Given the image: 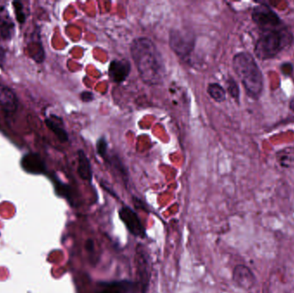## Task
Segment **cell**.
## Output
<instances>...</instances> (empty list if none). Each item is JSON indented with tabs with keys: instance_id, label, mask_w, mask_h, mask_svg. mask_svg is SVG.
<instances>
[{
	"instance_id": "6",
	"label": "cell",
	"mask_w": 294,
	"mask_h": 293,
	"mask_svg": "<svg viewBox=\"0 0 294 293\" xmlns=\"http://www.w3.org/2000/svg\"><path fill=\"white\" fill-rule=\"evenodd\" d=\"M136 264L142 293H146L148 289V286H149L151 273H150V264H149L148 254L146 250V248L141 244L137 246Z\"/></svg>"
},
{
	"instance_id": "7",
	"label": "cell",
	"mask_w": 294,
	"mask_h": 293,
	"mask_svg": "<svg viewBox=\"0 0 294 293\" xmlns=\"http://www.w3.org/2000/svg\"><path fill=\"white\" fill-rule=\"evenodd\" d=\"M119 216L131 234L140 238H144L146 236V229L140 218L132 208L129 206H123L119 211Z\"/></svg>"
},
{
	"instance_id": "2",
	"label": "cell",
	"mask_w": 294,
	"mask_h": 293,
	"mask_svg": "<svg viewBox=\"0 0 294 293\" xmlns=\"http://www.w3.org/2000/svg\"><path fill=\"white\" fill-rule=\"evenodd\" d=\"M232 66L247 95L252 99H259L264 88V80L253 56L248 52L239 53L233 57Z\"/></svg>"
},
{
	"instance_id": "1",
	"label": "cell",
	"mask_w": 294,
	"mask_h": 293,
	"mask_svg": "<svg viewBox=\"0 0 294 293\" xmlns=\"http://www.w3.org/2000/svg\"><path fill=\"white\" fill-rule=\"evenodd\" d=\"M132 59L140 77L148 85H160L165 77L162 55L153 41L147 37H138L130 47Z\"/></svg>"
},
{
	"instance_id": "17",
	"label": "cell",
	"mask_w": 294,
	"mask_h": 293,
	"mask_svg": "<svg viewBox=\"0 0 294 293\" xmlns=\"http://www.w3.org/2000/svg\"><path fill=\"white\" fill-rule=\"evenodd\" d=\"M226 90L230 95L232 96L233 99L235 100L237 103H239V98H240V91H239V85L236 82L234 78L229 77L226 80Z\"/></svg>"
},
{
	"instance_id": "25",
	"label": "cell",
	"mask_w": 294,
	"mask_h": 293,
	"mask_svg": "<svg viewBox=\"0 0 294 293\" xmlns=\"http://www.w3.org/2000/svg\"><path fill=\"white\" fill-rule=\"evenodd\" d=\"M4 50H3V49H2V48H0V57H1V56H4Z\"/></svg>"
},
{
	"instance_id": "23",
	"label": "cell",
	"mask_w": 294,
	"mask_h": 293,
	"mask_svg": "<svg viewBox=\"0 0 294 293\" xmlns=\"http://www.w3.org/2000/svg\"><path fill=\"white\" fill-rule=\"evenodd\" d=\"M280 70H281V72H282L284 74H286V75H290V74L293 73L294 67H293V65L290 64V63H285V64H283V65L281 66V67H280Z\"/></svg>"
},
{
	"instance_id": "10",
	"label": "cell",
	"mask_w": 294,
	"mask_h": 293,
	"mask_svg": "<svg viewBox=\"0 0 294 293\" xmlns=\"http://www.w3.org/2000/svg\"><path fill=\"white\" fill-rule=\"evenodd\" d=\"M22 169L26 172L34 175H41L46 172V165L41 158V156L37 153L30 152L26 154L21 161Z\"/></svg>"
},
{
	"instance_id": "12",
	"label": "cell",
	"mask_w": 294,
	"mask_h": 293,
	"mask_svg": "<svg viewBox=\"0 0 294 293\" xmlns=\"http://www.w3.org/2000/svg\"><path fill=\"white\" fill-rule=\"evenodd\" d=\"M77 173L80 178L91 183L92 180V169L91 162L83 150L77 151Z\"/></svg>"
},
{
	"instance_id": "14",
	"label": "cell",
	"mask_w": 294,
	"mask_h": 293,
	"mask_svg": "<svg viewBox=\"0 0 294 293\" xmlns=\"http://www.w3.org/2000/svg\"><path fill=\"white\" fill-rule=\"evenodd\" d=\"M28 51L30 54V56L36 60L37 63H42L45 59V52L41 44V41L39 40H31L29 45H28Z\"/></svg>"
},
{
	"instance_id": "8",
	"label": "cell",
	"mask_w": 294,
	"mask_h": 293,
	"mask_svg": "<svg viewBox=\"0 0 294 293\" xmlns=\"http://www.w3.org/2000/svg\"><path fill=\"white\" fill-rule=\"evenodd\" d=\"M232 279L237 286L244 290L252 289L257 283V278L252 270L242 264L237 265L233 269Z\"/></svg>"
},
{
	"instance_id": "18",
	"label": "cell",
	"mask_w": 294,
	"mask_h": 293,
	"mask_svg": "<svg viewBox=\"0 0 294 293\" xmlns=\"http://www.w3.org/2000/svg\"><path fill=\"white\" fill-rule=\"evenodd\" d=\"M55 190L56 193L67 199L70 202H73V191L71 189V187L69 186H67L66 184H63L62 183H59V182H56L55 183Z\"/></svg>"
},
{
	"instance_id": "20",
	"label": "cell",
	"mask_w": 294,
	"mask_h": 293,
	"mask_svg": "<svg viewBox=\"0 0 294 293\" xmlns=\"http://www.w3.org/2000/svg\"><path fill=\"white\" fill-rule=\"evenodd\" d=\"M96 150H97V153L100 155L103 159H105L107 158V151H108V144H107L106 139L104 138L100 139L97 141L96 144Z\"/></svg>"
},
{
	"instance_id": "15",
	"label": "cell",
	"mask_w": 294,
	"mask_h": 293,
	"mask_svg": "<svg viewBox=\"0 0 294 293\" xmlns=\"http://www.w3.org/2000/svg\"><path fill=\"white\" fill-rule=\"evenodd\" d=\"M207 93L212 99L217 103H223L226 99V92L220 85L212 83L207 86Z\"/></svg>"
},
{
	"instance_id": "24",
	"label": "cell",
	"mask_w": 294,
	"mask_h": 293,
	"mask_svg": "<svg viewBox=\"0 0 294 293\" xmlns=\"http://www.w3.org/2000/svg\"><path fill=\"white\" fill-rule=\"evenodd\" d=\"M289 107H290V110L292 111H294V97L293 99L291 100L290 104H289Z\"/></svg>"
},
{
	"instance_id": "9",
	"label": "cell",
	"mask_w": 294,
	"mask_h": 293,
	"mask_svg": "<svg viewBox=\"0 0 294 293\" xmlns=\"http://www.w3.org/2000/svg\"><path fill=\"white\" fill-rule=\"evenodd\" d=\"M131 72V64L127 59H114L109 66V76L116 84L122 83L129 77Z\"/></svg>"
},
{
	"instance_id": "21",
	"label": "cell",
	"mask_w": 294,
	"mask_h": 293,
	"mask_svg": "<svg viewBox=\"0 0 294 293\" xmlns=\"http://www.w3.org/2000/svg\"><path fill=\"white\" fill-rule=\"evenodd\" d=\"M122 287H123V286L121 285L120 283L117 284V285L112 284L110 286H108V288L106 290H104L101 293H122Z\"/></svg>"
},
{
	"instance_id": "11",
	"label": "cell",
	"mask_w": 294,
	"mask_h": 293,
	"mask_svg": "<svg viewBox=\"0 0 294 293\" xmlns=\"http://www.w3.org/2000/svg\"><path fill=\"white\" fill-rule=\"evenodd\" d=\"M0 107L7 113H14L18 108V99L14 92L0 84Z\"/></svg>"
},
{
	"instance_id": "22",
	"label": "cell",
	"mask_w": 294,
	"mask_h": 293,
	"mask_svg": "<svg viewBox=\"0 0 294 293\" xmlns=\"http://www.w3.org/2000/svg\"><path fill=\"white\" fill-rule=\"evenodd\" d=\"M80 98L85 103H90V102H92V100L94 99V95H93L92 92H82Z\"/></svg>"
},
{
	"instance_id": "13",
	"label": "cell",
	"mask_w": 294,
	"mask_h": 293,
	"mask_svg": "<svg viewBox=\"0 0 294 293\" xmlns=\"http://www.w3.org/2000/svg\"><path fill=\"white\" fill-rule=\"evenodd\" d=\"M45 123L47 125L48 128L51 130L52 132L55 134L56 137L58 138L60 142L65 143L68 141V133L66 132V130L63 128L61 123H59L58 121L54 120L53 118H48L45 120Z\"/></svg>"
},
{
	"instance_id": "5",
	"label": "cell",
	"mask_w": 294,
	"mask_h": 293,
	"mask_svg": "<svg viewBox=\"0 0 294 293\" xmlns=\"http://www.w3.org/2000/svg\"><path fill=\"white\" fill-rule=\"evenodd\" d=\"M251 18L261 32L277 30L285 26L277 13L266 4H260L254 8Z\"/></svg>"
},
{
	"instance_id": "4",
	"label": "cell",
	"mask_w": 294,
	"mask_h": 293,
	"mask_svg": "<svg viewBox=\"0 0 294 293\" xmlns=\"http://www.w3.org/2000/svg\"><path fill=\"white\" fill-rule=\"evenodd\" d=\"M169 47L183 60H188L194 51L195 35L190 30H170L169 35Z\"/></svg>"
},
{
	"instance_id": "16",
	"label": "cell",
	"mask_w": 294,
	"mask_h": 293,
	"mask_svg": "<svg viewBox=\"0 0 294 293\" xmlns=\"http://www.w3.org/2000/svg\"><path fill=\"white\" fill-rule=\"evenodd\" d=\"M14 30V23L9 18L0 17V38L3 40L11 39Z\"/></svg>"
},
{
	"instance_id": "3",
	"label": "cell",
	"mask_w": 294,
	"mask_h": 293,
	"mask_svg": "<svg viewBox=\"0 0 294 293\" xmlns=\"http://www.w3.org/2000/svg\"><path fill=\"white\" fill-rule=\"evenodd\" d=\"M294 40L293 34L286 26L277 30L261 32L255 45V55L261 60L273 59Z\"/></svg>"
},
{
	"instance_id": "19",
	"label": "cell",
	"mask_w": 294,
	"mask_h": 293,
	"mask_svg": "<svg viewBox=\"0 0 294 293\" xmlns=\"http://www.w3.org/2000/svg\"><path fill=\"white\" fill-rule=\"evenodd\" d=\"M13 6L15 10L16 18L18 20V22L20 23H23L25 22L26 16L23 12V6L20 2H13Z\"/></svg>"
}]
</instances>
